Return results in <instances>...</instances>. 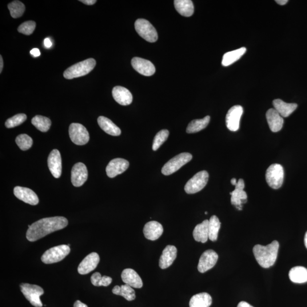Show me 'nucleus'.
<instances>
[{
	"mask_svg": "<svg viewBox=\"0 0 307 307\" xmlns=\"http://www.w3.org/2000/svg\"><path fill=\"white\" fill-rule=\"evenodd\" d=\"M15 142L19 149L23 151L29 149L33 145V139L26 134L18 135L15 139Z\"/></svg>",
	"mask_w": 307,
	"mask_h": 307,
	"instance_id": "obj_38",
	"label": "nucleus"
},
{
	"mask_svg": "<svg viewBox=\"0 0 307 307\" xmlns=\"http://www.w3.org/2000/svg\"><path fill=\"white\" fill-rule=\"evenodd\" d=\"M274 109H276L282 117H288L292 114L297 108L298 105L296 103H287L281 99H276L273 102Z\"/></svg>",
	"mask_w": 307,
	"mask_h": 307,
	"instance_id": "obj_25",
	"label": "nucleus"
},
{
	"mask_svg": "<svg viewBox=\"0 0 307 307\" xmlns=\"http://www.w3.org/2000/svg\"><path fill=\"white\" fill-rule=\"evenodd\" d=\"M31 55H33L34 57H38L40 55H41V53H40V51L37 48H34V49H32L30 51Z\"/></svg>",
	"mask_w": 307,
	"mask_h": 307,
	"instance_id": "obj_42",
	"label": "nucleus"
},
{
	"mask_svg": "<svg viewBox=\"0 0 307 307\" xmlns=\"http://www.w3.org/2000/svg\"><path fill=\"white\" fill-rule=\"evenodd\" d=\"M177 256V249L173 245L167 246L163 250L160 260H159V266L162 269H166L173 264Z\"/></svg>",
	"mask_w": 307,
	"mask_h": 307,
	"instance_id": "obj_21",
	"label": "nucleus"
},
{
	"mask_svg": "<svg viewBox=\"0 0 307 307\" xmlns=\"http://www.w3.org/2000/svg\"><path fill=\"white\" fill-rule=\"evenodd\" d=\"M129 163L122 158H115L111 160L106 168L107 176L113 178L121 174L128 169Z\"/></svg>",
	"mask_w": 307,
	"mask_h": 307,
	"instance_id": "obj_14",
	"label": "nucleus"
},
{
	"mask_svg": "<svg viewBox=\"0 0 307 307\" xmlns=\"http://www.w3.org/2000/svg\"><path fill=\"white\" fill-rule=\"evenodd\" d=\"M305 246L306 247V248L307 249V232H306V234H305Z\"/></svg>",
	"mask_w": 307,
	"mask_h": 307,
	"instance_id": "obj_50",
	"label": "nucleus"
},
{
	"mask_svg": "<svg viewBox=\"0 0 307 307\" xmlns=\"http://www.w3.org/2000/svg\"><path fill=\"white\" fill-rule=\"evenodd\" d=\"M237 307H254L252 306H251L248 303L246 302H241L239 303V304L237 306Z\"/></svg>",
	"mask_w": 307,
	"mask_h": 307,
	"instance_id": "obj_45",
	"label": "nucleus"
},
{
	"mask_svg": "<svg viewBox=\"0 0 307 307\" xmlns=\"http://www.w3.org/2000/svg\"><path fill=\"white\" fill-rule=\"evenodd\" d=\"M175 9L178 13L185 17H191L194 13V6L191 0H175Z\"/></svg>",
	"mask_w": 307,
	"mask_h": 307,
	"instance_id": "obj_29",
	"label": "nucleus"
},
{
	"mask_svg": "<svg viewBox=\"0 0 307 307\" xmlns=\"http://www.w3.org/2000/svg\"><path fill=\"white\" fill-rule=\"evenodd\" d=\"M205 214H207V212H205Z\"/></svg>",
	"mask_w": 307,
	"mask_h": 307,
	"instance_id": "obj_51",
	"label": "nucleus"
},
{
	"mask_svg": "<svg viewBox=\"0 0 307 307\" xmlns=\"http://www.w3.org/2000/svg\"><path fill=\"white\" fill-rule=\"evenodd\" d=\"M14 194L16 198L32 205H37L39 199L37 195L31 190L26 187H15L14 189Z\"/></svg>",
	"mask_w": 307,
	"mask_h": 307,
	"instance_id": "obj_17",
	"label": "nucleus"
},
{
	"mask_svg": "<svg viewBox=\"0 0 307 307\" xmlns=\"http://www.w3.org/2000/svg\"><path fill=\"white\" fill-rule=\"evenodd\" d=\"M143 232L147 239L155 241L162 236L163 233V226L157 221H150L145 224Z\"/></svg>",
	"mask_w": 307,
	"mask_h": 307,
	"instance_id": "obj_20",
	"label": "nucleus"
},
{
	"mask_svg": "<svg viewBox=\"0 0 307 307\" xmlns=\"http://www.w3.org/2000/svg\"><path fill=\"white\" fill-rule=\"evenodd\" d=\"M67 225V219L64 217L44 218L28 226L26 238L29 241L34 242L55 231L66 228Z\"/></svg>",
	"mask_w": 307,
	"mask_h": 307,
	"instance_id": "obj_1",
	"label": "nucleus"
},
{
	"mask_svg": "<svg viewBox=\"0 0 307 307\" xmlns=\"http://www.w3.org/2000/svg\"><path fill=\"white\" fill-rule=\"evenodd\" d=\"M169 135V130L164 129L159 131L154 139L153 150L154 151L157 150L162 145L163 143L167 140Z\"/></svg>",
	"mask_w": 307,
	"mask_h": 307,
	"instance_id": "obj_39",
	"label": "nucleus"
},
{
	"mask_svg": "<svg viewBox=\"0 0 307 307\" xmlns=\"http://www.w3.org/2000/svg\"><path fill=\"white\" fill-rule=\"evenodd\" d=\"M48 167L52 175L59 178L62 174V158L59 150L54 149L50 153L47 160Z\"/></svg>",
	"mask_w": 307,
	"mask_h": 307,
	"instance_id": "obj_18",
	"label": "nucleus"
},
{
	"mask_svg": "<svg viewBox=\"0 0 307 307\" xmlns=\"http://www.w3.org/2000/svg\"><path fill=\"white\" fill-rule=\"evenodd\" d=\"M243 111V107L240 105L233 106L229 110L226 115V125L229 130L236 131L240 128Z\"/></svg>",
	"mask_w": 307,
	"mask_h": 307,
	"instance_id": "obj_11",
	"label": "nucleus"
},
{
	"mask_svg": "<svg viewBox=\"0 0 307 307\" xmlns=\"http://www.w3.org/2000/svg\"><path fill=\"white\" fill-rule=\"evenodd\" d=\"M193 236L195 241L205 243L209 238V220L203 221L195 227Z\"/></svg>",
	"mask_w": 307,
	"mask_h": 307,
	"instance_id": "obj_26",
	"label": "nucleus"
},
{
	"mask_svg": "<svg viewBox=\"0 0 307 307\" xmlns=\"http://www.w3.org/2000/svg\"><path fill=\"white\" fill-rule=\"evenodd\" d=\"M69 135L71 141L77 145H86L90 140L89 131L81 123H71L69 127Z\"/></svg>",
	"mask_w": 307,
	"mask_h": 307,
	"instance_id": "obj_10",
	"label": "nucleus"
},
{
	"mask_svg": "<svg viewBox=\"0 0 307 307\" xmlns=\"http://www.w3.org/2000/svg\"><path fill=\"white\" fill-rule=\"evenodd\" d=\"M236 188L230 193L231 195V203L232 205L236 206L238 210L242 209V205L247 202L246 193L244 190L245 188V183L242 179H239L237 185L235 186Z\"/></svg>",
	"mask_w": 307,
	"mask_h": 307,
	"instance_id": "obj_12",
	"label": "nucleus"
},
{
	"mask_svg": "<svg viewBox=\"0 0 307 307\" xmlns=\"http://www.w3.org/2000/svg\"><path fill=\"white\" fill-rule=\"evenodd\" d=\"M112 293L124 298L127 301H132L135 299V291L126 284L121 286H115L112 290Z\"/></svg>",
	"mask_w": 307,
	"mask_h": 307,
	"instance_id": "obj_32",
	"label": "nucleus"
},
{
	"mask_svg": "<svg viewBox=\"0 0 307 307\" xmlns=\"http://www.w3.org/2000/svg\"><path fill=\"white\" fill-rule=\"evenodd\" d=\"M112 95L115 101L121 105H128L132 102L133 96L126 88L121 86L114 87Z\"/></svg>",
	"mask_w": 307,
	"mask_h": 307,
	"instance_id": "obj_22",
	"label": "nucleus"
},
{
	"mask_svg": "<svg viewBox=\"0 0 307 307\" xmlns=\"http://www.w3.org/2000/svg\"><path fill=\"white\" fill-rule=\"evenodd\" d=\"M52 45H53V44H52L51 40L49 38H47L45 39V41H44V45H45L46 47L50 48L52 46Z\"/></svg>",
	"mask_w": 307,
	"mask_h": 307,
	"instance_id": "obj_44",
	"label": "nucleus"
},
{
	"mask_svg": "<svg viewBox=\"0 0 307 307\" xmlns=\"http://www.w3.org/2000/svg\"><path fill=\"white\" fill-rule=\"evenodd\" d=\"M88 178L87 167L83 163L79 162L75 164L71 171V182L75 187L83 185Z\"/></svg>",
	"mask_w": 307,
	"mask_h": 307,
	"instance_id": "obj_16",
	"label": "nucleus"
},
{
	"mask_svg": "<svg viewBox=\"0 0 307 307\" xmlns=\"http://www.w3.org/2000/svg\"><path fill=\"white\" fill-rule=\"evenodd\" d=\"M122 280L125 284L131 288L141 289L143 282L140 277L135 271L131 269H126L123 271L121 274Z\"/></svg>",
	"mask_w": 307,
	"mask_h": 307,
	"instance_id": "obj_23",
	"label": "nucleus"
},
{
	"mask_svg": "<svg viewBox=\"0 0 307 307\" xmlns=\"http://www.w3.org/2000/svg\"><path fill=\"white\" fill-rule=\"evenodd\" d=\"M246 51L245 47H241L236 50L228 52L223 56L222 65L225 67L229 66L240 59Z\"/></svg>",
	"mask_w": 307,
	"mask_h": 307,
	"instance_id": "obj_31",
	"label": "nucleus"
},
{
	"mask_svg": "<svg viewBox=\"0 0 307 307\" xmlns=\"http://www.w3.org/2000/svg\"><path fill=\"white\" fill-rule=\"evenodd\" d=\"M266 180L272 189L281 188L284 181V170L282 166L277 163L271 165L266 171Z\"/></svg>",
	"mask_w": 307,
	"mask_h": 307,
	"instance_id": "obj_5",
	"label": "nucleus"
},
{
	"mask_svg": "<svg viewBox=\"0 0 307 307\" xmlns=\"http://www.w3.org/2000/svg\"><path fill=\"white\" fill-rule=\"evenodd\" d=\"M100 262V257L97 253H92L81 262L78 267V273L86 275L93 272L98 266Z\"/></svg>",
	"mask_w": 307,
	"mask_h": 307,
	"instance_id": "obj_19",
	"label": "nucleus"
},
{
	"mask_svg": "<svg viewBox=\"0 0 307 307\" xmlns=\"http://www.w3.org/2000/svg\"><path fill=\"white\" fill-rule=\"evenodd\" d=\"M96 61L90 58L68 68L64 72L63 76L67 79H73L83 77L93 71L96 66Z\"/></svg>",
	"mask_w": 307,
	"mask_h": 307,
	"instance_id": "obj_3",
	"label": "nucleus"
},
{
	"mask_svg": "<svg viewBox=\"0 0 307 307\" xmlns=\"http://www.w3.org/2000/svg\"><path fill=\"white\" fill-rule=\"evenodd\" d=\"M266 119L271 130L276 133L280 131L284 125V118L275 109H270L267 111Z\"/></svg>",
	"mask_w": 307,
	"mask_h": 307,
	"instance_id": "obj_24",
	"label": "nucleus"
},
{
	"mask_svg": "<svg viewBox=\"0 0 307 307\" xmlns=\"http://www.w3.org/2000/svg\"><path fill=\"white\" fill-rule=\"evenodd\" d=\"M131 65L138 73L146 77L154 75L155 72L153 64L145 59L134 57L131 60Z\"/></svg>",
	"mask_w": 307,
	"mask_h": 307,
	"instance_id": "obj_15",
	"label": "nucleus"
},
{
	"mask_svg": "<svg viewBox=\"0 0 307 307\" xmlns=\"http://www.w3.org/2000/svg\"><path fill=\"white\" fill-rule=\"evenodd\" d=\"M92 284L95 286L107 287L110 285L112 282V279L109 277L102 276L101 273H95L91 278Z\"/></svg>",
	"mask_w": 307,
	"mask_h": 307,
	"instance_id": "obj_37",
	"label": "nucleus"
},
{
	"mask_svg": "<svg viewBox=\"0 0 307 307\" xmlns=\"http://www.w3.org/2000/svg\"><path fill=\"white\" fill-rule=\"evenodd\" d=\"M193 155L189 153L179 154L166 163L163 167L162 173L165 175L173 174L191 161Z\"/></svg>",
	"mask_w": 307,
	"mask_h": 307,
	"instance_id": "obj_6",
	"label": "nucleus"
},
{
	"mask_svg": "<svg viewBox=\"0 0 307 307\" xmlns=\"http://www.w3.org/2000/svg\"><path fill=\"white\" fill-rule=\"evenodd\" d=\"M289 278L296 284H304L307 282V269L302 266L294 267L290 271Z\"/></svg>",
	"mask_w": 307,
	"mask_h": 307,
	"instance_id": "obj_30",
	"label": "nucleus"
},
{
	"mask_svg": "<svg viewBox=\"0 0 307 307\" xmlns=\"http://www.w3.org/2000/svg\"><path fill=\"white\" fill-rule=\"evenodd\" d=\"M27 116L25 114H18L14 115L9 119H7L5 122V126L7 128H13L22 124V123L26 120Z\"/></svg>",
	"mask_w": 307,
	"mask_h": 307,
	"instance_id": "obj_40",
	"label": "nucleus"
},
{
	"mask_svg": "<svg viewBox=\"0 0 307 307\" xmlns=\"http://www.w3.org/2000/svg\"><path fill=\"white\" fill-rule=\"evenodd\" d=\"M36 27V23L33 21H29L23 22L18 28V31L20 33L26 35L33 34Z\"/></svg>",
	"mask_w": 307,
	"mask_h": 307,
	"instance_id": "obj_41",
	"label": "nucleus"
},
{
	"mask_svg": "<svg viewBox=\"0 0 307 307\" xmlns=\"http://www.w3.org/2000/svg\"><path fill=\"white\" fill-rule=\"evenodd\" d=\"M80 2H83L87 5H93L97 2V1H96V0H81Z\"/></svg>",
	"mask_w": 307,
	"mask_h": 307,
	"instance_id": "obj_43",
	"label": "nucleus"
},
{
	"mask_svg": "<svg viewBox=\"0 0 307 307\" xmlns=\"http://www.w3.org/2000/svg\"><path fill=\"white\" fill-rule=\"evenodd\" d=\"M98 122L100 127L107 134L113 136H118L121 133V129L109 118L100 116L98 119Z\"/></svg>",
	"mask_w": 307,
	"mask_h": 307,
	"instance_id": "obj_27",
	"label": "nucleus"
},
{
	"mask_svg": "<svg viewBox=\"0 0 307 307\" xmlns=\"http://www.w3.org/2000/svg\"><path fill=\"white\" fill-rule=\"evenodd\" d=\"M20 289L24 297L32 306L35 307L43 306L40 297L44 294V291L41 287L28 284H22L20 285Z\"/></svg>",
	"mask_w": 307,
	"mask_h": 307,
	"instance_id": "obj_7",
	"label": "nucleus"
},
{
	"mask_svg": "<svg viewBox=\"0 0 307 307\" xmlns=\"http://www.w3.org/2000/svg\"><path fill=\"white\" fill-rule=\"evenodd\" d=\"M212 304V298L206 293L195 295L190 301V307H209Z\"/></svg>",
	"mask_w": 307,
	"mask_h": 307,
	"instance_id": "obj_28",
	"label": "nucleus"
},
{
	"mask_svg": "<svg viewBox=\"0 0 307 307\" xmlns=\"http://www.w3.org/2000/svg\"><path fill=\"white\" fill-rule=\"evenodd\" d=\"M135 29L139 35L147 42L153 43L157 41L158 36L157 30L147 20L137 19L135 22Z\"/></svg>",
	"mask_w": 307,
	"mask_h": 307,
	"instance_id": "obj_8",
	"label": "nucleus"
},
{
	"mask_svg": "<svg viewBox=\"0 0 307 307\" xmlns=\"http://www.w3.org/2000/svg\"><path fill=\"white\" fill-rule=\"evenodd\" d=\"M218 254L213 250H207L203 253L199 260L198 269L199 272L205 273L216 265Z\"/></svg>",
	"mask_w": 307,
	"mask_h": 307,
	"instance_id": "obj_13",
	"label": "nucleus"
},
{
	"mask_svg": "<svg viewBox=\"0 0 307 307\" xmlns=\"http://www.w3.org/2000/svg\"><path fill=\"white\" fill-rule=\"evenodd\" d=\"M74 307H88V306L86 305L83 304V303L81 301H77L75 303Z\"/></svg>",
	"mask_w": 307,
	"mask_h": 307,
	"instance_id": "obj_46",
	"label": "nucleus"
},
{
	"mask_svg": "<svg viewBox=\"0 0 307 307\" xmlns=\"http://www.w3.org/2000/svg\"><path fill=\"white\" fill-rule=\"evenodd\" d=\"M69 246L61 245L53 247L46 251L41 257V260L45 264H52L61 261L70 253Z\"/></svg>",
	"mask_w": 307,
	"mask_h": 307,
	"instance_id": "obj_4",
	"label": "nucleus"
},
{
	"mask_svg": "<svg viewBox=\"0 0 307 307\" xmlns=\"http://www.w3.org/2000/svg\"><path fill=\"white\" fill-rule=\"evenodd\" d=\"M221 222L216 216H212L209 220V239L210 241H216L218 238Z\"/></svg>",
	"mask_w": 307,
	"mask_h": 307,
	"instance_id": "obj_35",
	"label": "nucleus"
},
{
	"mask_svg": "<svg viewBox=\"0 0 307 307\" xmlns=\"http://www.w3.org/2000/svg\"><path fill=\"white\" fill-rule=\"evenodd\" d=\"M3 59H2V56L1 55L0 56V73H2V69H3Z\"/></svg>",
	"mask_w": 307,
	"mask_h": 307,
	"instance_id": "obj_48",
	"label": "nucleus"
},
{
	"mask_svg": "<svg viewBox=\"0 0 307 307\" xmlns=\"http://www.w3.org/2000/svg\"><path fill=\"white\" fill-rule=\"evenodd\" d=\"M230 182L233 185L236 186L238 182L237 181L236 178H233L232 179V180H231Z\"/></svg>",
	"mask_w": 307,
	"mask_h": 307,
	"instance_id": "obj_49",
	"label": "nucleus"
},
{
	"mask_svg": "<svg viewBox=\"0 0 307 307\" xmlns=\"http://www.w3.org/2000/svg\"><path fill=\"white\" fill-rule=\"evenodd\" d=\"M31 123L36 128L42 132H46L50 129L51 125V121L49 118L40 115H35L32 118Z\"/></svg>",
	"mask_w": 307,
	"mask_h": 307,
	"instance_id": "obj_34",
	"label": "nucleus"
},
{
	"mask_svg": "<svg viewBox=\"0 0 307 307\" xmlns=\"http://www.w3.org/2000/svg\"><path fill=\"white\" fill-rule=\"evenodd\" d=\"M279 248L280 244L277 241H274L266 246H255L253 253L258 264L265 269L273 266L277 261Z\"/></svg>",
	"mask_w": 307,
	"mask_h": 307,
	"instance_id": "obj_2",
	"label": "nucleus"
},
{
	"mask_svg": "<svg viewBox=\"0 0 307 307\" xmlns=\"http://www.w3.org/2000/svg\"><path fill=\"white\" fill-rule=\"evenodd\" d=\"M10 15L14 18L21 17L25 10V6L21 1H14L8 4Z\"/></svg>",
	"mask_w": 307,
	"mask_h": 307,
	"instance_id": "obj_36",
	"label": "nucleus"
},
{
	"mask_svg": "<svg viewBox=\"0 0 307 307\" xmlns=\"http://www.w3.org/2000/svg\"><path fill=\"white\" fill-rule=\"evenodd\" d=\"M276 2L280 5H284L288 2V0H277Z\"/></svg>",
	"mask_w": 307,
	"mask_h": 307,
	"instance_id": "obj_47",
	"label": "nucleus"
},
{
	"mask_svg": "<svg viewBox=\"0 0 307 307\" xmlns=\"http://www.w3.org/2000/svg\"><path fill=\"white\" fill-rule=\"evenodd\" d=\"M209 174L206 171H202L195 174L187 182L185 187L186 193L188 194H196L205 188L208 183Z\"/></svg>",
	"mask_w": 307,
	"mask_h": 307,
	"instance_id": "obj_9",
	"label": "nucleus"
},
{
	"mask_svg": "<svg viewBox=\"0 0 307 307\" xmlns=\"http://www.w3.org/2000/svg\"><path fill=\"white\" fill-rule=\"evenodd\" d=\"M210 121V116L207 115L204 118L194 119L187 127V133H195L205 128Z\"/></svg>",
	"mask_w": 307,
	"mask_h": 307,
	"instance_id": "obj_33",
	"label": "nucleus"
}]
</instances>
